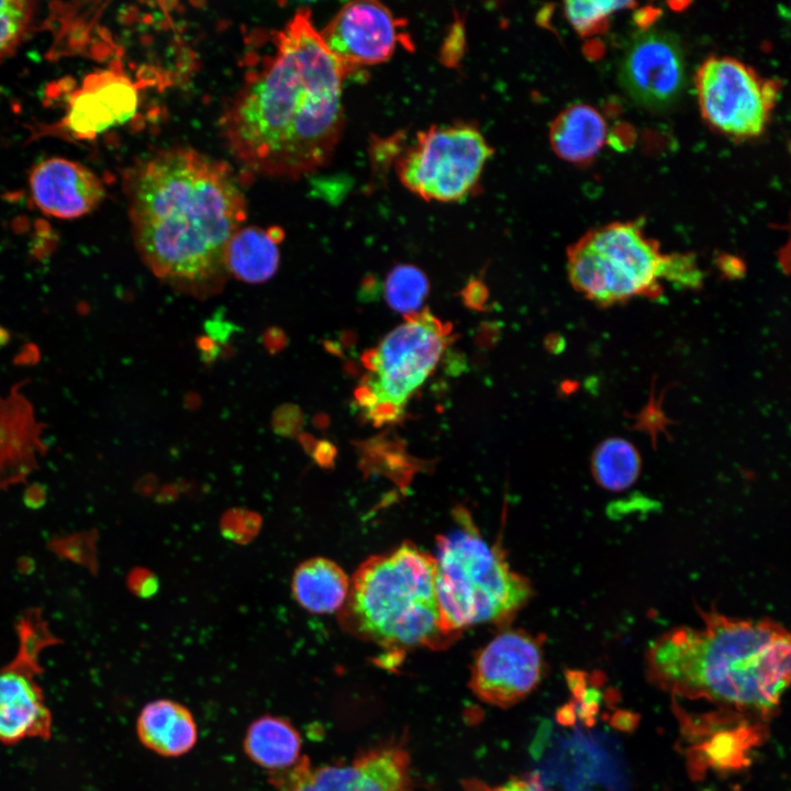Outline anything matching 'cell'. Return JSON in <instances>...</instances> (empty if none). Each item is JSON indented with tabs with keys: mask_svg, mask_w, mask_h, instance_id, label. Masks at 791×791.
I'll return each mask as SVG.
<instances>
[{
	"mask_svg": "<svg viewBox=\"0 0 791 791\" xmlns=\"http://www.w3.org/2000/svg\"><path fill=\"white\" fill-rule=\"evenodd\" d=\"M197 346L202 353L204 361H211L219 355V347L215 342L209 336H201L197 339Z\"/></svg>",
	"mask_w": 791,
	"mask_h": 791,
	"instance_id": "obj_31",
	"label": "cell"
},
{
	"mask_svg": "<svg viewBox=\"0 0 791 791\" xmlns=\"http://www.w3.org/2000/svg\"><path fill=\"white\" fill-rule=\"evenodd\" d=\"M631 2L619 1H568L564 11L571 26L581 35H591L605 26L615 11L631 7Z\"/></svg>",
	"mask_w": 791,
	"mask_h": 791,
	"instance_id": "obj_26",
	"label": "cell"
},
{
	"mask_svg": "<svg viewBox=\"0 0 791 791\" xmlns=\"http://www.w3.org/2000/svg\"><path fill=\"white\" fill-rule=\"evenodd\" d=\"M136 731L143 745L167 757L188 753L198 737L197 725L190 711L165 699L153 701L142 709Z\"/></svg>",
	"mask_w": 791,
	"mask_h": 791,
	"instance_id": "obj_17",
	"label": "cell"
},
{
	"mask_svg": "<svg viewBox=\"0 0 791 791\" xmlns=\"http://www.w3.org/2000/svg\"><path fill=\"white\" fill-rule=\"evenodd\" d=\"M467 788L468 791H546L537 776L511 778L494 787L474 781L467 783Z\"/></svg>",
	"mask_w": 791,
	"mask_h": 791,
	"instance_id": "obj_28",
	"label": "cell"
},
{
	"mask_svg": "<svg viewBox=\"0 0 791 791\" xmlns=\"http://www.w3.org/2000/svg\"><path fill=\"white\" fill-rule=\"evenodd\" d=\"M660 279L676 287L698 289L702 286L703 274L692 254H669L664 256Z\"/></svg>",
	"mask_w": 791,
	"mask_h": 791,
	"instance_id": "obj_27",
	"label": "cell"
},
{
	"mask_svg": "<svg viewBox=\"0 0 791 791\" xmlns=\"http://www.w3.org/2000/svg\"><path fill=\"white\" fill-rule=\"evenodd\" d=\"M296 791H412L410 757L403 747L386 745L361 753L350 764L310 765Z\"/></svg>",
	"mask_w": 791,
	"mask_h": 791,
	"instance_id": "obj_13",
	"label": "cell"
},
{
	"mask_svg": "<svg viewBox=\"0 0 791 791\" xmlns=\"http://www.w3.org/2000/svg\"><path fill=\"white\" fill-rule=\"evenodd\" d=\"M125 193L134 242L149 269L196 297L220 290L226 246L246 218L231 168L194 149H167L132 169Z\"/></svg>",
	"mask_w": 791,
	"mask_h": 791,
	"instance_id": "obj_2",
	"label": "cell"
},
{
	"mask_svg": "<svg viewBox=\"0 0 791 791\" xmlns=\"http://www.w3.org/2000/svg\"><path fill=\"white\" fill-rule=\"evenodd\" d=\"M29 183L35 205L56 219L88 214L105 196L102 181L92 170L63 157L37 163L30 171Z\"/></svg>",
	"mask_w": 791,
	"mask_h": 791,
	"instance_id": "obj_15",
	"label": "cell"
},
{
	"mask_svg": "<svg viewBox=\"0 0 791 791\" xmlns=\"http://www.w3.org/2000/svg\"><path fill=\"white\" fill-rule=\"evenodd\" d=\"M493 149L470 123L433 125L416 134L396 161L401 183L417 197L455 202L472 193Z\"/></svg>",
	"mask_w": 791,
	"mask_h": 791,
	"instance_id": "obj_8",
	"label": "cell"
},
{
	"mask_svg": "<svg viewBox=\"0 0 791 791\" xmlns=\"http://www.w3.org/2000/svg\"><path fill=\"white\" fill-rule=\"evenodd\" d=\"M640 469L637 448L622 437L602 441L591 456V472L595 482L611 492H621L633 486Z\"/></svg>",
	"mask_w": 791,
	"mask_h": 791,
	"instance_id": "obj_23",
	"label": "cell"
},
{
	"mask_svg": "<svg viewBox=\"0 0 791 791\" xmlns=\"http://www.w3.org/2000/svg\"><path fill=\"white\" fill-rule=\"evenodd\" d=\"M244 749L255 764L271 772L279 771L301 758V736L289 721L265 715L249 725Z\"/></svg>",
	"mask_w": 791,
	"mask_h": 791,
	"instance_id": "obj_21",
	"label": "cell"
},
{
	"mask_svg": "<svg viewBox=\"0 0 791 791\" xmlns=\"http://www.w3.org/2000/svg\"><path fill=\"white\" fill-rule=\"evenodd\" d=\"M695 89L705 122L736 140L764 132L779 93L775 80L727 56H711L702 63Z\"/></svg>",
	"mask_w": 791,
	"mask_h": 791,
	"instance_id": "obj_9",
	"label": "cell"
},
{
	"mask_svg": "<svg viewBox=\"0 0 791 791\" xmlns=\"http://www.w3.org/2000/svg\"><path fill=\"white\" fill-rule=\"evenodd\" d=\"M19 659L0 668V740L7 744L25 738H48L52 715L43 691L34 679L35 646L25 642Z\"/></svg>",
	"mask_w": 791,
	"mask_h": 791,
	"instance_id": "obj_14",
	"label": "cell"
},
{
	"mask_svg": "<svg viewBox=\"0 0 791 791\" xmlns=\"http://www.w3.org/2000/svg\"><path fill=\"white\" fill-rule=\"evenodd\" d=\"M265 342L269 350L276 352L283 347L286 341L282 332L279 328L272 327L266 332Z\"/></svg>",
	"mask_w": 791,
	"mask_h": 791,
	"instance_id": "obj_32",
	"label": "cell"
},
{
	"mask_svg": "<svg viewBox=\"0 0 791 791\" xmlns=\"http://www.w3.org/2000/svg\"><path fill=\"white\" fill-rule=\"evenodd\" d=\"M544 670L543 639L506 630L476 653L469 688L483 703L510 708L536 689Z\"/></svg>",
	"mask_w": 791,
	"mask_h": 791,
	"instance_id": "obj_10",
	"label": "cell"
},
{
	"mask_svg": "<svg viewBox=\"0 0 791 791\" xmlns=\"http://www.w3.org/2000/svg\"><path fill=\"white\" fill-rule=\"evenodd\" d=\"M464 298L467 305L478 309L481 308L487 300V290L481 282L475 281L468 285Z\"/></svg>",
	"mask_w": 791,
	"mask_h": 791,
	"instance_id": "obj_30",
	"label": "cell"
},
{
	"mask_svg": "<svg viewBox=\"0 0 791 791\" xmlns=\"http://www.w3.org/2000/svg\"><path fill=\"white\" fill-rule=\"evenodd\" d=\"M137 107V93L131 81L114 73L87 78L70 99L66 127L77 137L92 138L129 121Z\"/></svg>",
	"mask_w": 791,
	"mask_h": 791,
	"instance_id": "obj_16",
	"label": "cell"
},
{
	"mask_svg": "<svg viewBox=\"0 0 791 791\" xmlns=\"http://www.w3.org/2000/svg\"><path fill=\"white\" fill-rule=\"evenodd\" d=\"M455 526L436 539V597L443 628L459 637L476 624H506L533 595L527 578L512 570L501 545L486 542L464 506Z\"/></svg>",
	"mask_w": 791,
	"mask_h": 791,
	"instance_id": "obj_5",
	"label": "cell"
},
{
	"mask_svg": "<svg viewBox=\"0 0 791 791\" xmlns=\"http://www.w3.org/2000/svg\"><path fill=\"white\" fill-rule=\"evenodd\" d=\"M35 3L0 0V63L12 55L26 38L35 18Z\"/></svg>",
	"mask_w": 791,
	"mask_h": 791,
	"instance_id": "obj_25",
	"label": "cell"
},
{
	"mask_svg": "<svg viewBox=\"0 0 791 791\" xmlns=\"http://www.w3.org/2000/svg\"><path fill=\"white\" fill-rule=\"evenodd\" d=\"M450 336L452 326L424 310L405 316L366 352L367 374L355 390L364 415L376 426L400 420L408 401L436 368Z\"/></svg>",
	"mask_w": 791,
	"mask_h": 791,
	"instance_id": "obj_6",
	"label": "cell"
},
{
	"mask_svg": "<svg viewBox=\"0 0 791 791\" xmlns=\"http://www.w3.org/2000/svg\"><path fill=\"white\" fill-rule=\"evenodd\" d=\"M36 443L26 406L0 398V487L18 481L34 466Z\"/></svg>",
	"mask_w": 791,
	"mask_h": 791,
	"instance_id": "obj_19",
	"label": "cell"
},
{
	"mask_svg": "<svg viewBox=\"0 0 791 791\" xmlns=\"http://www.w3.org/2000/svg\"><path fill=\"white\" fill-rule=\"evenodd\" d=\"M277 243L256 226L238 229L225 249V266L238 280L258 283L270 279L279 266Z\"/></svg>",
	"mask_w": 791,
	"mask_h": 791,
	"instance_id": "obj_22",
	"label": "cell"
},
{
	"mask_svg": "<svg viewBox=\"0 0 791 791\" xmlns=\"http://www.w3.org/2000/svg\"><path fill=\"white\" fill-rule=\"evenodd\" d=\"M349 581L334 561L315 557L297 568L292 592L298 603L312 613L325 614L339 610L347 597Z\"/></svg>",
	"mask_w": 791,
	"mask_h": 791,
	"instance_id": "obj_20",
	"label": "cell"
},
{
	"mask_svg": "<svg viewBox=\"0 0 791 791\" xmlns=\"http://www.w3.org/2000/svg\"><path fill=\"white\" fill-rule=\"evenodd\" d=\"M428 291L430 282L426 275L409 264L393 267L385 283L388 305L404 316L420 312Z\"/></svg>",
	"mask_w": 791,
	"mask_h": 791,
	"instance_id": "obj_24",
	"label": "cell"
},
{
	"mask_svg": "<svg viewBox=\"0 0 791 791\" xmlns=\"http://www.w3.org/2000/svg\"><path fill=\"white\" fill-rule=\"evenodd\" d=\"M664 256L639 224L614 222L589 231L568 248V277L578 292L603 307L635 297L657 299Z\"/></svg>",
	"mask_w": 791,
	"mask_h": 791,
	"instance_id": "obj_7",
	"label": "cell"
},
{
	"mask_svg": "<svg viewBox=\"0 0 791 791\" xmlns=\"http://www.w3.org/2000/svg\"><path fill=\"white\" fill-rule=\"evenodd\" d=\"M702 625L661 634L646 651L650 680L670 694L765 717L790 681L791 640L778 622L700 611Z\"/></svg>",
	"mask_w": 791,
	"mask_h": 791,
	"instance_id": "obj_3",
	"label": "cell"
},
{
	"mask_svg": "<svg viewBox=\"0 0 791 791\" xmlns=\"http://www.w3.org/2000/svg\"><path fill=\"white\" fill-rule=\"evenodd\" d=\"M346 73L301 9L276 35L275 52L222 119L232 154L258 174L299 178L324 166L344 125Z\"/></svg>",
	"mask_w": 791,
	"mask_h": 791,
	"instance_id": "obj_1",
	"label": "cell"
},
{
	"mask_svg": "<svg viewBox=\"0 0 791 791\" xmlns=\"http://www.w3.org/2000/svg\"><path fill=\"white\" fill-rule=\"evenodd\" d=\"M606 124L592 107L575 104L559 113L550 125L549 142L562 159L580 163L592 158L602 147Z\"/></svg>",
	"mask_w": 791,
	"mask_h": 791,
	"instance_id": "obj_18",
	"label": "cell"
},
{
	"mask_svg": "<svg viewBox=\"0 0 791 791\" xmlns=\"http://www.w3.org/2000/svg\"><path fill=\"white\" fill-rule=\"evenodd\" d=\"M435 579L434 556L413 543L370 556L349 582L339 624L387 650L393 662L413 648H447L457 637L442 626Z\"/></svg>",
	"mask_w": 791,
	"mask_h": 791,
	"instance_id": "obj_4",
	"label": "cell"
},
{
	"mask_svg": "<svg viewBox=\"0 0 791 791\" xmlns=\"http://www.w3.org/2000/svg\"><path fill=\"white\" fill-rule=\"evenodd\" d=\"M619 76L635 102L650 109L667 108L677 101L686 83L681 46L667 32L642 33L625 51Z\"/></svg>",
	"mask_w": 791,
	"mask_h": 791,
	"instance_id": "obj_12",
	"label": "cell"
},
{
	"mask_svg": "<svg viewBox=\"0 0 791 791\" xmlns=\"http://www.w3.org/2000/svg\"><path fill=\"white\" fill-rule=\"evenodd\" d=\"M403 25L382 3L360 0L341 8L319 34L347 75L357 67L388 60L399 45H411Z\"/></svg>",
	"mask_w": 791,
	"mask_h": 791,
	"instance_id": "obj_11",
	"label": "cell"
},
{
	"mask_svg": "<svg viewBox=\"0 0 791 791\" xmlns=\"http://www.w3.org/2000/svg\"><path fill=\"white\" fill-rule=\"evenodd\" d=\"M717 265L720 271L729 279H738L745 275V266L737 257L723 255Z\"/></svg>",
	"mask_w": 791,
	"mask_h": 791,
	"instance_id": "obj_29",
	"label": "cell"
}]
</instances>
